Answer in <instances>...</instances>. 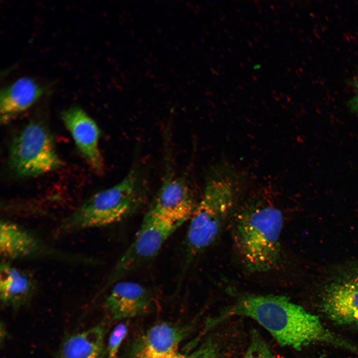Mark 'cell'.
<instances>
[{
	"label": "cell",
	"mask_w": 358,
	"mask_h": 358,
	"mask_svg": "<svg viewBox=\"0 0 358 358\" xmlns=\"http://www.w3.org/2000/svg\"><path fill=\"white\" fill-rule=\"evenodd\" d=\"M128 327L124 323L117 325L112 331L103 358H118L119 348L125 337Z\"/></svg>",
	"instance_id": "17"
},
{
	"label": "cell",
	"mask_w": 358,
	"mask_h": 358,
	"mask_svg": "<svg viewBox=\"0 0 358 358\" xmlns=\"http://www.w3.org/2000/svg\"><path fill=\"white\" fill-rule=\"evenodd\" d=\"M44 251L42 244L27 231L15 223L1 220L0 252L5 260L29 258Z\"/></svg>",
	"instance_id": "14"
},
{
	"label": "cell",
	"mask_w": 358,
	"mask_h": 358,
	"mask_svg": "<svg viewBox=\"0 0 358 358\" xmlns=\"http://www.w3.org/2000/svg\"><path fill=\"white\" fill-rule=\"evenodd\" d=\"M8 163L20 178L41 175L59 168L62 161L47 128L39 122L27 124L12 141Z\"/></svg>",
	"instance_id": "5"
},
{
	"label": "cell",
	"mask_w": 358,
	"mask_h": 358,
	"mask_svg": "<svg viewBox=\"0 0 358 358\" xmlns=\"http://www.w3.org/2000/svg\"><path fill=\"white\" fill-rule=\"evenodd\" d=\"M146 188L139 172L131 170L119 182L86 200L65 219L64 232L99 227L116 223L136 211L146 198Z\"/></svg>",
	"instance_id": "3"
},
{
	"label": "cell",
	"mask_w": 358,
	"mask_h": 358,
	"mask_svg": "<svg viewBox=\"0 0 358 358\" xmlns=\"http://www.w3.org/2000/svg\"><path fill=\"white\" fill-rule=\"evenodd\" d=\"M61 118L88 164L96 173H102L103 162L99 147L100 130L96 123L78 106L64 110Z\"/></svg>",
	"instance_id": "10"
},
{
	"label": "cell",
	"mask_w": 358,
	"mask_h": 358,
	"mask_svg": "<svg viewBox=\"0 0 358 358\" xmlns=\"http://www.w3.org/2000/svg\"><path fill=\"white\" fill-rule=\"evenodd\" d=\"M197 204L187 179L168 172L148 211L183 224L189 221Z\"/></svg>",
	"instance_id": "9"
},
{
	"label": "cell",
	"mask_w": 358,
	"mask_h": 358,
	"mask_svg": "<svg viewBox=\"0 0 358 358\" xmlns=\"http://www.w3.org/2000/svg\"><path fill=\"white\" fill-rule=\"evenodd\" d=\"M354 94L349 100L351 109L358 116V71L353 80Z\"/></svg>",
	"instance_id": "18"
},
{
	"label": "cell",
	"mask_w": 358,
	"mask_h": 358,
	"mask_svg": "<svg viewBox=\"0 0 358 358\" xmlns=\"http://www.w3.org/2000/svg\"><path fill=\"white\" fill-rule=\"evenodd\" d=\"M348 327L358 329V316L353 321Z\"/></svg>",
	"instance_id": "19"
},
{
	"label": "cell",
	"mask_w": 358,
	"mask_h": 358,
	"mask_svg": "<svg viewBox=\"0 0 358 358\" xmlns=\"http://www.w3.org/2000/svg\"><path fill=\"white\" fill-rule=\"evenodd\" d=\"M187 329L167 323L156 324L142 335L132 347L129 358H224L222 343L208 338L191 354L179 350Z\"/></svg>",
	"instance_id": "7"
},
{
	"label": "cell",
	"mask_w": 358,
	"mask_h": 358,
	"mask_svg": "<svg viewBox=\"0 0 358 358\" xmlns=\"http://www.w3.org/2000/svg\"><path fill=\"white\" fill-rule=\"evenodd\" d=\"M235 184L227 175L207 180L203 195L189 220L182 277L193 260L216 239L232 210Z\"/></svg>",
	"instance_id": "4"
},
{
	"label": "cell",
	"mask_w": 358,
	"mask_h": 358,
	"mask_svg": "<svg viewBox=\"0 0 358 358\" xmlns=\"http://www.w3.org/2000/svg\"><path fill=\"white\" fill-rule=\"evenodd\" d=\"M35 284L26 272L3 261L0 266V298L3 306L18 309L29 302Z\"/></svg>",
	"instance_id": "13"
},
{
	"label": "cell",
	"mask_w": 358,
	"mask_h": 358,
	"mask_svg": "<svg viewBox=\"0 0 358 358\" xmlns=\"http://www.w3.org/2000/svg\"><path fill=\"white\" fill-rule=\"evenodd\" d=\"M181 225L148 210L135 238L111 271L106 287L112 286L154 258L164 243Z\"/></svg>",
	"instance_id": "6"
},
{
	"label": "cell",
	"mask_w": 358,
	"mask_h": 358,
	"mask_svg": "<svg viewBox=\"0 0 358 358\" xmlns=\"http://www.w3.org/2000/svg\"><path fill=\"white\" fill-rule=\"evenodd\" d=\"M232 316L254 320L282 347L296 350L312 345L341 349L358 356V347L328 329L316 315L282 295H249L239 298L220 319Z\"/></svg>",
	"instance_id": "1"
},
{
	"label": "cell",
	"mask_w": 358,
	"mask_h": 358,
	"mask_svg": "<svg viewBox=\"0 0 358 358\" xmlns=\"http://www.w3.org/2000/svg\"><path fill=\"white\" fill-rule=\"evenodd\" d=\"M319 308L334 324L348 327L358 316V266L331 278L320 294Z\"/></svg>",
	"instance_id": "8"
},
{
	"label": "cell",
	"mask_w": 358,
	"mask_h": 358,
	"mask_svg": "<svg viewBox=\"0 0 358 358\" xmlns=\"http://www.w3.org/2000/svg\"><path fill=\"white\" fill-rule=\"evenodd\" d=\"M104 304L108 314L114 320L139 316L151 308L153 297L144 285L131 281L119 280L114 283Z\"/></svg>",
	"instance_id": "11"
},
{
	"label": "cell",
	"mask_w": 358,
	"mask_h": 358,
	"mask_svg": "<svg viewBox=\"0 0 358 358\" xmlns=\"http://www.w3.org/2000/svg\"><path fill=\"white\" fill-rule=\"evenodd\" d=\"M105 330L98 325L64 339L58 358H103Z\"/></svg>",
	"instance_id": "15"
},
{
	"label": "cell",
	"mask_w": 358,
	"mask_h": 358,
	"mask_svg": "<svg viewBox=\"0 0 358 358\" xmlns=\"http://www.w3.org/2000/svg\"><path fill=\"white\" fill-rule=\"evenodd\" d=\"M45 89L35 79L25 76L3 87L0 92V116L2 124L7 123L34 104Z\"/></svg>",
	"instance_id": "12"
},
{
	"label": "cell",
	"mask_w": 358,
	"mask_h": 358,
	"mask_svg": "<svg viewBox=\"0 0 358 358\" xmlns=\"http://www.w3.org/2000/svg\"><path fill=\"white\" fill-rule=\"evenodd\" d=\"M326 357V355L325 354H322L320 356H318L316 358H325Z\"/></svg>",
	"instance_id": "20"
},
{
	"label": "cell",
	"mask_w": 358,
	"mask_h": 358,
	"mask_svg": "<svg viewBox=\"0 0 358 358\" xmlns=\"http://www.w3.org/2000/svg\"><path fill=\"white\" fill-rule=\"evenodd\" d=\"M234 223L235 245L246 268L261 272L277 267L282 256L281 211L268 203H252L237 213Z\"/></svg>",
	"instance_id": "2"
},
{
	"label": "cell",
	"mask_w": 358,
	"mask_h": 358,
	"mask_svg": "<svg viewBox=\"0 0 358 358\" xmlns=\"http://www.w3.org/2000/svg\"><path fill=\"white\" fill-rule=\"evenodd\" d=\"M243 358H276L269 346L256 330L252 331L250 342Z\"/></svg>",
	"instance_id": "16"
}]
</instances>
